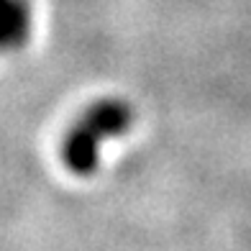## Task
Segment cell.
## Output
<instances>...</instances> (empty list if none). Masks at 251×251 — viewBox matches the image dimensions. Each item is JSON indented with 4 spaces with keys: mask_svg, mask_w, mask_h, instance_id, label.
<instances>
[{
    "mask_svg": "<svg viewBox=\"0 0 251 251\" xmlns=\"http://www.w3.org/2000/svg\"><path fill=\"white\" fill-rule=\"evenodd\" d=\"M133 126V108L121 98H102L77 118L64 136L62 159L72 175L87 177L98 169L100 144L126 133Z\"/></svg>",
    "mask_w": 251,
    "mask_h": 251,
    "instance_id": "obj_1",
    "label": "cell"
},
{
    "mask_svg": "<svg viewBox=\"0 0 251 251\" xmlns=\"http://www.w3.org/2000/svg\"><path fill=\"white\" fill-rule=\"evenodd\" d=\"M33 28L31 0H0V54L18 51L28 44Z\"/></svg>",
    "mask_w": 251,
    "mask_h": 251,
    "instance_id": "obj_2",
    "label": "cell"
}]
</instances>
